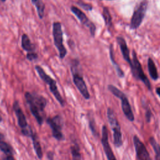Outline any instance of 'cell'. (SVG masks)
<instances>
[{
    "instance_id": "cell-1",
    "label": "cell",
    "mask_w": 160,
    "mask_h": 160,
    "mask_svg": "<svg viewBox=\"0 0 160 160\" xmlns=\"http://www.w3.org/2000/svg\"><path fill=\"white\" fill-rule=\"evenodd\" d=\"M26 102L29 106L32 115L39 125L43 122V112L47 104L46 99L42 96L26 92L25 94Z\"/></svg>"
},
{
    "instance_id": "cell-2",
    "label": "cell",
    "mask_w": 160,
    "mask_h": 160,
    "mask_svg": "<svg viewBox=\"0 0 160 160\" xmlns=\"http://www.w3.org/2000/svg\"><path fill=\"white\" fill-rule=\"evenodd\" d=\"M108 89L114 96L121 99V108L126 118L129 121H134V116L132 111L129 100L126 94L122 91L119 90L118 88H116L115 86L112 84H109L108 86Z\"/></svg>"
},
{
    "instance_id": "cell-3",
    "label": "cell",
    "mask_w": 160,
    "mask_h": 160,
    "mask_svg": "<svg viewBox=\"0 0 160 160\" xmlns=\"http://www.w3.org/2000/svg\"><path fill=\"white\" fill-rule=\"evenodd\" d=\"M107 117L108 122L113 132L114 144L116 148H120L122 146L123 143L122 138V132L121 131V126L115 116L114 112L110 108H108Z\"/></svg>"
},
{
    "instance_id": "cell-4",
    "label": "cell",
    "mask_w": 160,
    "mask_h": 160,
    "mask_svg": "<svg viewBox=\"0 0 160 160\" xmlns=\"http://www.w3.org/2000/svg\"><path fill=\"white\" fill-rule=\"evenodd\" d=\"M35 69L38 72V74H39V77L41 78V79L44 81L47 84H48L49 86V89L51 91V92H52V94L54 95V96L55 97V98L56 99V100L59 102V104L62 106H64V101L61 95V94L59 93L58 87L56 86V82L54 79H53L52 78H51L48 74H47L46 73V72L44 71V69L39 65H36L35 66Z\"/></svg>"
},
{
    "instance_id": "cell-5",
    "label": "cell",
    "mask_w": 160,
    "mask_h": 160,
    "mask_svg": "<svg viewBox=\"0 0 160 160\" xmlns=\"http://www.w3.org/2000/svg\"><path fill=\"white\" fill-rule=\"evenodd\" d=\"M132 66L131 68H130V69H131V71L132 76L136 79L141 81L145 84V86L148 88V89L151 91V85L149 82V80L144 73L141 64L138 59L136 52L134 49L132 50Z\"/></svg>"
},
{
    "instance_id": "cell-6",
    "label": "cell",
    "mask_w": 160,
    "mask_h": 160,
    "mask_svg": "<svg viewBox=\"0 0 160 160\" xmlns=\"http://www.w3.org/2000/svg\"><path fill=\"white\" fill-rule=\"evenodd\" d=\"M52 36L54 45L59 52V58L63 59L67 54V50L63 44L62 26L59 22H54L53 23Z\"/></svg>"
},
{
    "instance_id": "cell-7",
    "label": "cell",
    "mask_w": 160,
    "mask_h": 160,
    "mask_svg": "<svg viewBox=\"0 0 160 160\" xmlns=\"http://www.w3.org/2000/svg\"><path fill=\"white\" fill-rule=\"evenodd\" d=\"M148 1L143 0L134 9L132 18L131 19L130 28L132 29H136L142 23L144 18L145 16L147 8H148Z\"/></svg>"
},
{
    "instance_id": "cell-8",
    "label": "cell",
    "mask_w": 160,
    "mask_h": 160,
    "mask_svg": "<svg viewBox=\"0 0 160 160\" xmlns=\"http://www.w3.org/2000/svg\"><path fill=\"white\" fill-rule=\"evenodd\" d=\"M52 130V136L58 141H61L64 139V135L61 131L63 126L62 119L60 116H55L52 118H49L46 121Z\"/></svg>"
},
{
    "instance_id": "cell-9",
    "label": "cell",
    "mask_w": 160,
    "mask_h": 160,
    "mask_svg": "<svg viewBox=\"0 0 160 160\" xmlns=\"http://www.w3.org/2000/svg\"><path fill=\"white\" fill-rule=\"evenodd\" d=\"M133 143L138 160H152L146 146L137 135L133 136Z\"/></svg>"
},
{
    "instance_id": "cell-10",
    "label": "cell",
    "mask_w": 160,
    "mask_h": 160,
    "mask_svg": "<svg viewBox=\"0 0 160 160\" xmlns=\"http://www.w3.org/2000/svg\"><path fill=\"white\" fill-rule=\"evenodd\" d=\"M71 11L77 17V18L79 20V21L88 27L89 29L91 35L94 37L95 35V32H96V26L93 22H92L86 16V15L82 12V11L79 9L76 6H71Z\"/></svg>"
},
{
    "instance_id": "cell-11",
    "label": "cell",
    "mask_w": 160,
    "mask_h": 160,
    "mask_svg": "<svg viewBox=\"0 0 160 160\" xmlns=\"http://www.w3.org/2000/svg\"><path fill=\"white\" fill-rule=\"evenodd\" d=\"M72 74L73 76V82L75 86L82 96L86 99H89L90 98V94L82 75L75 70H72Z\"/></svg>"
},
{
    "instance_id": "cell-12",
    "label": "cell",
    "mask_w": 160,
    "mask_h": 160,
    "mask_svg": "<svg viewBox=\"0 0 160 160\" xmlns=\"http://www.w3.org/2000/svg\"><path fill=\"white\" fill-rule=\"evenodd\" d=\"M101 143L108 158V160H116V156L111 149L108 140V128L106 125H104L102 128V136H101Z\"/></svg>"
},
{
    "instance_id": "cell-13",
    "label": "cell",
    "mask_w": 160,
    "mask_h": 160,
    "mask_svg": "<svg viewBox=\"0 0 160 160\" xmlns=\"http://www.w3.org/2000/svg\"><path fill=\"white\" fill-rule=\"evenodd\" d=\"M116 41L119 46L124 59L129 64L130 68H131L132 66V61L129 56V50L126 40L121 36H118L116 38Z\"/></svg>"
},
{
    "instance_id": "cell-14",
    "label": "cell",
    "mask_w": 160,
    "mask_h": 160,
    "mask_svg": "<svg viewBox=\"0 0 160 160\" xmlns=\"http://www.w3.org/2000/svg\"><path fill=\"white\" fill-rule=\"evenodd\" d=\"M13 109L16 113V117L18 118V122L19 126L21 127V129H24L28 128L29 126L26 121V117L19 104L18 101H15L13 104Z\"/></svg>"
},
{
    "instance_id": "cell-15",
    "label": "cell",
    "mask_w": 160,
    "mask_h": 160,
    "mask_svg": "<svg viewBox=\"0 0 160 160\" xmlns=\"http://www.w3.org/2000/svg\"><path fill=\"white\" fill-rule=\"evenodd\" d=\"M109 57H110L111 61L112 62V64H113V66L114 67V69L116 71V73H117L118 76L121 78H124V73L123 71L121 69L120 66L118 65V64L115 61V57H114V54L112 44H111L110 47H109Z\"/></svg>"
},
{
    "instance_id": "cell-16",
    "label": "cell",
    "mask_w": 160,
    "mask_h": 160,
    "mask_svg": "<svg viewBox=\"0 0 160 160\" xmlns=\"http://www.w3.org/2000/svg\"><path fill=\"white\" fill-rule=\"evenodd\" d=\"M21 46L22 49L27 52H31L35 49V46L31 43L28 36L26 34H23L21 37Z\"/></svg>"
},
{
    "instance_id": "cell-17",
    "label": "cell",
    "mask_w": 160,
    "mask_h": 160,
    "mask_svg": "<svg viewBox=\"0 0 160 160\" xmlns=\"http://www.w3.org/2000/svg\"><path fill=\"white\" fill-rule=\"evenodd\" d=\"M148 69L151 79L153 80H157L159 78L158 70L154 61L151 58H149L148 59Z\"/></svg>"
},
{
    "instance_id": "cell-18",
    "label": "cell",
    "mask_w": 160,
    "mask_h": 160,
    "mask_svg": "<svg viewBox=\"0 0 160 160\" xmlns=\"http://www.w3.org/2000/svg\"><path fill=\"white\" fill-rule=\"evenodd\" d=\"M31 138L32 139L33 147H34V151L36 153V155L39 159H41L42 158V148H41L40 142L38 140V138L36 134H33L32 136H31Z\"/></svg>"
},
{
    "instance_id": "cell-19",
    "label": "cell",
    "mask_w": 160,
    "mask_h": 160,
    "mask_svg": "<svg viewBox=\"0 0 160 160\" xmlns=\"http://www.w3.org/2000/svg\"><path fill=\"white\" fill-rule=\"evenodd\" d=\"M32 3L36 6L38 16L40 19H42L44 14L45 4L42 0H31Z\"/></svg>"
},
{
    "instance_id": "cell-20",
    "label": "cell",
    "mask_w": 160,
    "mask_h": 160,
    "mask_svg": "<svg viewBox=\"0 0 160 160\" xmlns=\"http://www.w3.org/2000/svg\"><path fill=\"white\" fill-rule=\"evenodd\" d=\"M149 143L151 145L155 153V159L160 160V145L156 141V139L151 136L149 138Z\"/></svg>"
},
{
    "instance_id": "cell-21",
    "label": "cell",
    "mask_w": 160,
    "mask_h": 160,
    "mask_svg": "<svg viewBox=\"0 0 160 160\" xmlns=\"http://www.w3.org/2000/svg\"><path fill=\"white\" fill-rule=\"evenodd\" d=\"M102 16H103L106 26L109 29L112 27V18H111V16L109 12V11L107 7L103 8Z\"/></svg>"
},
{
    "instance_id": "cell-22",
    "label": "cell",
    "mask_w": 160,
    "mask_h": 160,
    "mask_svg": "<svg viewBox=\"0 0 160 160\" xmlns=\"http://www.w3.org/2000/svg\"><path fill=\"white\" fill-rule=\"evenodd\" d=\"M71 152L72 160H81L80 149L78 144H74L71 146Z\"/></svg>"
},
{
    "instance_id": "cell-23",
    "label": "cell",
    "mask_w": 160,
    "mask_h": 160,
    "mask_svg": "<svg viewBox=\"0 0 160 160\" xmlns=\"http://www.w3.org/2000/svg\"><path fill=\"white\" fill-rule=\"evenodd\" d=\"M0 149L6 155H12V148L10 145L3 141H0Z\"/></svg>"
},
{
    "instance_id": "cell-24",
    "label": "cell",
    "mask_w": 160,
    "mask_h": 160,
    "mask_svg": "<svg viewBox=\"0 0 160 160\" xmlns=\"http://www.w3.org/2000/svg\"><path fill=\"white\" fill-rule=\"evenodd\" d=\"M78 4H79V6L80 7H81L82 8H83L84 9L86 10V11H91L92 9V6L91 4H88V3H86L82 1H80L78 2Z\"/></svg>"
},
{
    "instance_id": "cell-25",
    "label": "cell",
    "mask_w": 160,
    "mask_h": 160,
    "mask_svg": "<svg viewBox=\"0 0 160 160\" xmlns=\"http://www.w3.org/2000/svg\"><path fill=\"white\" fill-rule=\"evenodd\" d=\"M89 128L92 131V133L94 134V136H97V132L96 129V125L95 122L93 119H89Z\"/></svg>"
},
{
    "instance_id": "cell-26",
    "label": "cell",
    "mask_w": 160,
    "mask_h": 160,
    "mask_svg": "<svg viewBox=\"0 0 160 160\" xmlns=\"http://www.w3.org/2000/svg\"><path fill=\"white\" fill-rule=\"evenodd\" d=\"M27 59L29 61H33L35 60L38 58V54L34 52H28L26 55Z\"/></svg>"
},
{
    "instance_id": "cell-27",
    "label": "cell",
    "mask_w": 160,
    "mask_h": 160,
    "mask_svg": "<svg viewBox=\"0 0 160 160\" xmlns=\"http://www.w3.org/2000/svg\"><path fill=\"white\" fill-rule=\"evenodd\" d=\"M152 116V114L151 109H146V112H145V119H146L147 122H149L151 121Z\"/></svg>"
},
{
    "instance_id": "cell-28",
    "label": "cell",
    "mask_w": 160,
    "mask_h": 160,
    "mask_svg": "<svg viewBox=\"0 0 160 160\" xmlns=\"http://www.w3.org/2000/svg\"><path fill=\"white\" fill-rule=\"evenodd\" d=\"M3 160H15L12 155H6Z\"/></svg>"
},
{
    "instance_id": "cell-29",
    "label": "cell",
    "mask_w": 160,
    "mask_h": 160,
    "mask_svg": "<svg viewBox=\"0 0 160 160\" xmlns=\"http://www.w3.org/2000/svg\"><path fill=\"white\" fill-rule=\"evenodd\" d=\"M156 94L159 96V98H160V87H158V88H156Z\"/></svg>"
},
{
    "instance_id": "cell-30",
    "label": "cell",
    "mask_w": 160,
    "mask_h": 160,
    "mask_svg": "<svg viewBox=\"0 0 160 160\" xmlns=\"http://www.w3.org/2000/svg\"><path fill=\"white\" fill-rule=\"evenodd\" d=\"M4 135L2 134V133H1L0 132V141H2L3 139H4Z\"/></svg>"
},
{
    "instance_id": "cell-31",
    "label": "cell",
    "mask_w": 160,
    "mask_h": 160,
    "mask_svg": "<svg viewBox=\"0 0 160 160\" xmlns=\"http://www.w3.org/2000/svg\"><path fill=\"white\" fill-rule=\"evenodd\" d=\"M1 121H2V118H1V116H0V122H1Z\"/></svg>"
},
{
    "instance_id": "cell-32",
    "label": "cell",
    "mask_w": 160,
    "mask_h": 160,
    "mask_svg": "<svg viewBox=\"0 0 160 160\" xmlns=\"http://www.w3.org/2000/svg\"><path fill=\"white\" fill-rule=\"evenodd\" d=\"M1 1H2V2H5L6 0H0Z\"/></svg>"
}]
</instances>
